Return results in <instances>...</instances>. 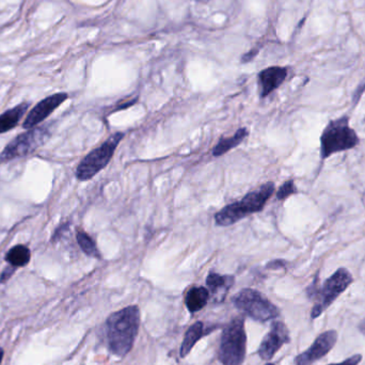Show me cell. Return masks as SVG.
<instances>
[{
	"mask_svg": "<svg viewBox=\"0 0 365 365\" xmlns=\"http://www.w3.org/2000/svg\"><path fill=\"white\" fill-rule=\"evenodd\" d=\"M140 324L141 312L138 306H128L111 313L103 329L109 353L115 357H126L136 342Z\"/></svg>",
	"mask_w": 365,
	"mask_h": 365,
	"instance_id": "obj_1",
	"label": "cell"
},
{
	"mask_svg": "<svg viewBox=\"0 0 365 365\" xmlns=\"http://www.w3.org/2000/svg\"><path fill=\"white\" fill-rule=\"evenodd\" d=\"M353 283V274L345 267L338 268L322 284H319V277H315L313 282L307 289L309 299L314 302L311 310V319L321 317Z\"/></svg>",
	"mask_w": 365,
	"mask_h": 365,
	"instance_id": "obj_2",
	"label": "cell"
},
{
	"mask_svg": "<svg viewBox=\"0 0 365 365\" xmlns=\"http://www.w3.org/2000/svg\"><path fill=\"white\" fill-rule=\"evenodd\" d=\"M276 192L274 182H264L257 189L247 192L240 201L227 204L215 214V222L218 227H230L250 215L262 212L270 197Z\"/></svg>",
	"mask_w": 365,
	"mask_h": 365,
	"instance_id": "obj_3",
	"label": "cell"
},
{
	"mask_svg": "<svg viewBox=\"0 0 365 365\" xmlns=\"http://www.w3.org/2000/svg\"><path fill=\"white\" fill-rule=\"evenodd\" d=\"M349 115L331 120L321 135V158L325 160L334 154L355 149L360 143L356 130L349 124Z\"/></svg>",
	"mask_w": 365,
	"mask_h": 365,
	"instance_id": "obj_4",
	"label": "cell"
},
{
	"mask_svg": "<svg viewBox=\"0 0 365 365\" xmlns=\"http://www.w3.org/2000/svg\"><path fill=\"white\" fill-rule=\"evenodd\" d=\"M247 355L246 321L244 317L232 319L221 331L218 360L222 365H242Z\"/></svg>",
	"mask_w": 365,
	"mask_h": 365,
	"instance_id": "obj_5",
	"label": "cell"
},
{
	"mask_svg": "<svg viewBox=\"0 0 365 365\" xmlns=\"http://www.w3.org/2000/svg\"><path fill=\"white\" fill-rule=\"evenodd\" d=\"M125 134L115 133L109 136L102 145L87 154L77 166L75 177L79 182H88L93 179L101 171L104 170L113 160L117 148L123 140Z\"/></svg>",
	"mask_w": 365,
	"mask_h": 365,
	"instance_id": "obj_6",
	"label": "cell"
},
{
	"mask_svg": "<svg viewBox=\"0 0 365 365\" xmlns=\"http://www.w3.org/2000/svg\"><path fill=\"white\" fill-rule=\"evenodd\" d=\"M232 302L242 315L259 323L274 321L281 314L280 309L257 289H242L234 296Z\"/></svg>",
	"mask_w": 365,
	"mask_h": 365,
	"instance_id": "obj_7",
	"label": "cell"
},
{
	"mask_svg": "<svg viewBox=\"0 0 365 365\" xmlns=\"http://www.w3.org/2000/svg\"><path fill=\"white\" fill-rule=\"evenodd\" d=\"M49 125H38L15 137L0 153V165L28 158L38 151L51 138Z\"/></svg>",
	"mask_w": 365,
	"mask_h": 365,
	"instance_id": "obj_8",
	"label": "cell"
},
{
	"mask_svg": "<svg viewBox=\"0 0 365 365\" xmlns=\"http://www.w3.org/2000/svg\"><path fill=\"white\" fill-rule=\"evenodd\" d=\"M339 340L336 330L330 329L322 332L314 342L306 351L296 356L294 360L295 365H312L328 355L336 347Z\"/></svg>",
	"mask_w": 365,
	"mask_h": 365,
	"instance_id": "obj_9",
	"label": "cell"
},
{
	"mask_svg": "<svg viewBox=\"0 0 365 365\" xmlns=\"http://www.w3.org/2000/svg\"><path fill=\"white\" fill-rule=\"evenodd\" d=\"M291 343L289 328L281 321H272L269 331L266 334L257 349V355L264 361H270L284 345Z\"/></svg>",
	"mask_w": 365,
	"mask_h": 365,
	"instance_id": "obj_10",
	"label": "cell"
},
{
	"mask_svg": "<svg viewBox=\"0 0 365 365\" xmlns=\"http://www.w3.org/2000/svg\"><path fill=\"white\" fill-rule=\"evenodd\" d=\"M68 100V94L66 92H58L43 98L38 104L34 105V108L26 115L23 123L24 130H31L41 125L47 118L51 117L56 109L59 108Z\"/></svg>",
	"mask_w": 365,
	"mask_h": 365,
	"instance_id": "obj_11",
	"label": "cell"
},
{
	"mask_svg": "<svg viewBox=\"0 0 365 365\" xmlns=\"http://www.w3.org/2000/svg\"><path fill=\"white\" fill-rule=\"evenodd\" d=\"M289 76V68L285 66H272L264 68L257 74L259 96L267 98L281 87Z\"/></svg>",
	"mask_w": 365,
	"mask_h": 365,
	"instance_id": "obj_12",
	"label": "cell"
},
{
	"mask_svg": "<svg viewBox=\"0 0 365 365\" xmlns=\"http://www.w3.org/2000/svg\"><path fill=\"white\" fill-rule=\"evenodd\" d=\"M235 282V277L232 274H221L210 272L206 278V287L210 291L214 302L221 304L225 302L227 293Z\"/></svg>",
	"mask_w": 365,
	"mask_h": 365,
	"instance_id": "obj_13",
	"label": "cell"
},
{
	"mask_svg": "<svg viewBox=\"0 0 365 365\" xmlns=\"http://www.w3.org/2000/svg\"><path fill=\"white\" fill-rule=\"evenodd\" d=\"M30 103L23 102L0 115V135L14 130L29 109Z\"/></svg>",
	"mask_w": 365,
	"mask_h": 365,
	"instance_id": "obj_14",
	"label": "cell"
},
{
	"mask_svg": "<svg viewBox=\"0 0 365 365\" xmlns=\"http://www.w3.org/2000/svg\"><path fill=\"white\" fill-rule=\"evenodd\" d=\"M210 294L207 287H192L187 291L185 295V306L191 314L200 312L205 308L210 300Z\"/></svg>",
	"mask_w": 365,
	"mask_h": 365,
	"instance_id": "obj_15",
	"label": "cell"
},
{
	"mask_svg": "<svg viewBox=\"0 0 365 365\" xmlns=\"http://www.w3.org/2000/svg\"><path fill=\"white\" fill-rule=\"evenodd\" d=\"M249 136V130L247 128H240L236 130L235 134L231 137H222L219 139L218 143L212 149L214 158H221L225 154L229 153L231 150L237 148L240 143H244L245 139Z\"/></svg>",
	"mask_w": 365,
	"mask_h": 365,
	"instance_id": "obj_16",
	"label": "cell"
},
{
	"mask_svg": "<svg viewBox=\"0 0 365 365\" xmlns=\"http://www.w3.org/2000/svg\"><path fill=\"white\" fill-rule=\"evenodd\" d=\"M207 334V330L205 329V326L202 322H195L193 325H191L185 334L184 340H182L181 349H180V357L182 359L186 358L192 351L195 344Z\"/></svg>",
	"mask_w": 365,
	"mask_h": 365,
	"instance_id": "obj_17",
	"label": "cell"
},
{
	"mask_svg": "<svg viewBox=\"0 0 365 365\" xmlns=\"http://www.w3.org/2000/svg\"><path fill=\"white\" fill-rule=\"evenodd\" d=\"M31 259V251L26 245H16L9 249L4 255V261L14 268L26 267Z\"/></svg>",
	"mask_w": 365,
	"mask_h": 365,
	"instance_id": "obj_18",
	"label": "cell"
},
{
	"mask_svg": "<svg viewBox=\"0 0 365 365\" xmlns=\"http://www.w3.org/2000/svg\"><path fill=\"white\" fill-rule=\"evenodd\" d=\"M76 240L79 248L81 249V251H83L87 257L98 259H102V255H101L100 250H98L96 240H94L93 237H92L89 233H87L85 230H76Z\"/></svg>",
	"mask_w": 365,
	"mask_h": 365,
	"instance_id": "obj_19",
	"label": "cell"
},
{
	"mask_svg": "<svg viewBox=\"0 0 365 365\" xmlns=\"http://www.w3.org/2000/svg\"><path fill=\"white\" fill-rule=\"evenodd\" d=\"M298 192L297 186H296L295 182L293 180H289V181L283 182L278 190L276 191V197L279 201H285L289 199L292 195H296Z\"/></svg>",
	"mask_w": 365,
	"mask_h": 365,
	"instance_id": "obj_20",
	"label": "cell"
},
{
	"mask_svg": "<svg viewBox=\"0 0 365 365\" xmlns=\"http://www.w3.org/2000/svg\"><path fill=\"white\" fill-rule=\"evenodd\" d=\"M364 357L360 354H356V355L351 356L347 359L343 360V361L338 362V364H330L327 365H359L361 364Z\"/></svg>",
	"mask_w": 365,
	"mask_h": 365,
	"instance_id": "obj_21",
	"label": "cell"
},
{
	"mask_svg": "<svg viewBox=\"0 0 365 365\" xmlns=\"http://www.w3.org/2000/svg\"><path fill=\"white\" fill-rule=\"evenodd\" d=\"M16 272V268L12 267V266L8 265L4 270H2L1 274H0V284L8 282L11 278H12L14 272Z\"/></svg>",
	"mask_w": 365,
	"mask_h": 365,
	"instance_id": "obj_22",
	"label": "cell"
},
{
	"mask_svg": "<svg viewBox=\"0 0 365 365\" xmlns=\"http://www.w3.org/2000/svg\"><path fill=\"white\" fill-rule=\"evenodd\" d=\"M137 101H138V98H135V100L130 101L128 103H122V104L118 105L115 111L125 110V109L130 108V107H133V105L136 104Z\"/></svg>",
	"mask_w": 365,
	"mask_h": 365,
	"instance_id": "obj_23",
	"label": "cell"
},
{
	"mask_svg": "<svg viewBox=\"0 0 365 365\" xmlns=\"http://www.w3.org/2000/svg\"><path fill=\"white\" fill-rule=\"evenodd\" d=\"M284 265H285L284 262L281 261V259H277V261L270 262V263L268 264L267 267H269V268L284 267Z\"/></svg>",
	"mask_w": 365,
	"mask_h": 365,
	"instance_id": "obj_24",
	"label": "cell"
},
{
	"mask_svg": "<svg viewBox=\"0 0 365 365\" xmlns=\"http://www.w3.org/2000/svg\"><path fill=\"white\" fill-rule=\"evenodd\" d=\"M358 329H359L360 334H364L365 336V317L358 325Z\"/></svg>",
	"mask_w": 365,
	"mask_h": 365,
	"instance_id": "obj_25",
	"label": "cell"
},
{
	"mask_svg": "<svg viewBox=\"0 0 365 365\" xmlns=\"http://www.w3.org/2000/svg\"><path fill=\"white\" fill-rule=\"evenodd\" d=\"M4 349L0 347V364H1L2 358H4Z\"/></svg>",
	"mask_w": 365,
	"mask_h": 365,
	"instance_id": "obj_26",
	"label": "cell"
},
{
	"mask_svg": "<svg viewBox=\"0 0 365 365\" xmlns=\"http://www.w3.org/2000/svg\"><path fill=\"white\" fill-rule=\"evenodd\" d=\"M199 2H207L208 0H197Z\"/></svg>",
	"mask_w": 365,
	"mask_h": 365,
	"instance_id": "obj_27",
	"label": "cell"
},
{
	"mask_svg": "<svg viewBox=\"0 0 365 365\" xmlns=\"http://www.w3.org/2000/svg\"><path fill=\"white\" fill-rule=\"evenodd\" d=\"M265 365H274V364H272V362H267Z\"/></svg>",
	"mask_w": 365,
	"mask_h": 365,
	"instance_id": "obj_28",
	"label": "cell"
}]
</instances>
